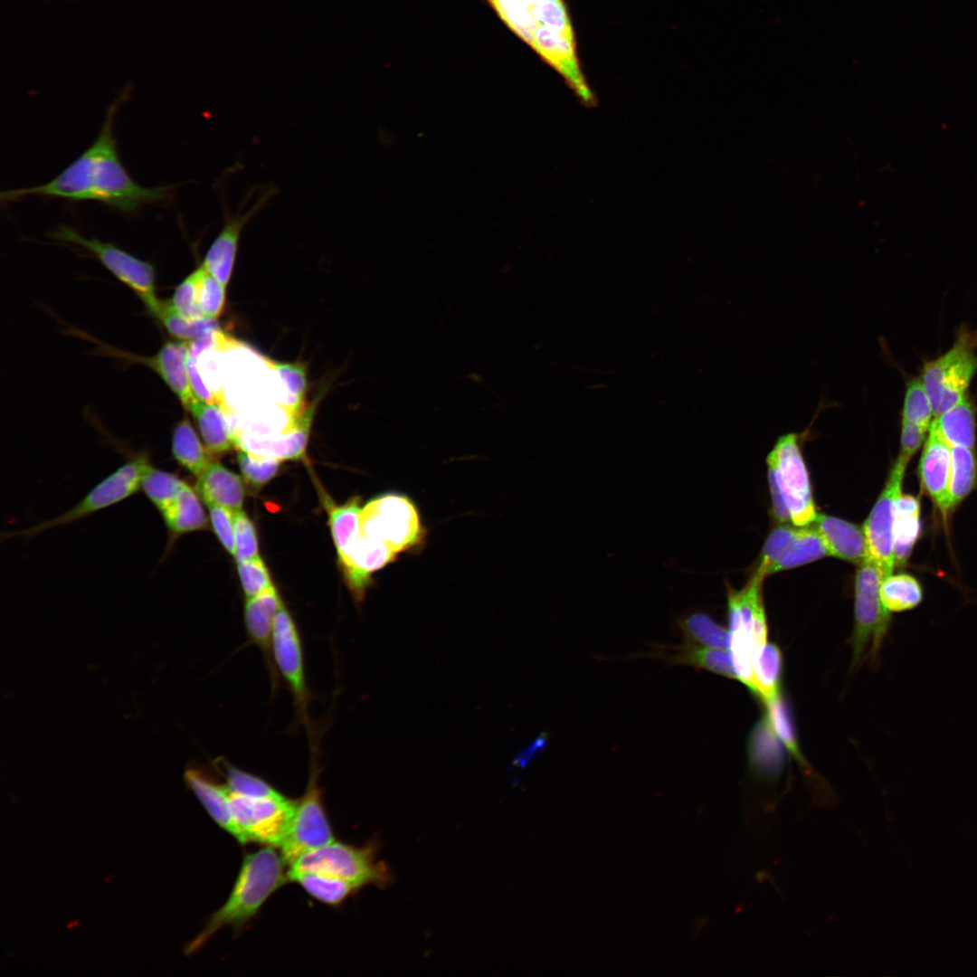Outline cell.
<instances>
[{
  "label": "cell",
  "mask_w": 977,
  "mask_h": 977,
  "mask_svg": "<svg viewBox=\"0 0 977 977\" xmlns=\"http://www.w3.org/2000/svg\"><path fill=\"white\" fill-rule=\"evenodd\" d=\"M129 86L108 108L101 129L92 144L52 180L32 187L1 193L2 203L26 196L70 201H98L124 213L145 204L165 203L174 195V185L142 186L128 173L118 154L113 123L129 94Z\"/></svg>",
  "instance_id": "6da1fadb"
},
{
  "label": "cell",
  "mask_w": 977,
  "mask_h": 977,
  "mask_svg": "<svg viewBox=\"0 0 977 977\" xmlns=\"http://www.w3.org/2000/svg\"><path fill=\"white\" fill-rule=\"evenodd\" d=\"M503 24L558 72L585 105L596 98L582 71L564 0H484Z\"/></svg>",
  "instance_id": "7a4b0ae2"
},
{
  "label": "cell",
  "mask_w": 977,
  "mask_h": 977,
  "mask_svg": "<svg viewBox=\"0 0 977 977\" xmlns=\"http://www.w3.org/2000/svg\"><path fill=\"white\" fill-rule=\"evenodd\" d=\"M288 867L280 852L264 846L244 856L226 902L208 919L204 928L185 947V954L197 952L218 931L243 928L259 913L268 898L288 880Z\"/></svg>",
  "instance_id": "3957f363"
},
{
  "label": "cell",
  "mask_w": 977,
  "mask_h": 977,
  "mask_svg": "<svg viewBox=\"0 0 977 977\" xmlns=\"http://www.w3.org/2000/svg\"><path fill=\"white\" fill-rule=\"evenodd\" d=\"M765 575L755 570L747 583L735 590L727 584V612L734 665L742 682L753 694L752 659L757 648L767 642L768 626L762 585Z\"/></svg>",
  "instance_id": "277c9868"
},
{
  "label": "cell",
  "mask_w": 977,
  "mask_h": 977,
  "mask_svg": "<svg viewBox=\"0 0 977 977\" xmlns=\"http://www.w3.org/2000/svg\"><path fill=\"white\" fill-rule=\"evenodd\" d=\"M378 845L372 840L363 847L333 841L300 856L289 871H308L344 879L361 888L367 885L385 887L393 881L387 865L376 860Z\"/></svg>",
  "instance_id": "5b68a950"
},
{
  "label": "cell",
  "mask_w": 977,
  "mask_h": 977,
  "mask_svg": "<svg viewBox=\"0 0 977 977\" xmlns=\"http://www.w3.org/2000/svg\"><path fill=\"white\" fill-rule=\"evenodd\" d=\"M977 373V333L962 328L953 346L925 364L921 379L934 419L959 403Z\"/></svg>",
  "instance_id": "8992f818"
},
{
  "label": "cell",
  "mask_w": 977,
  "mask_h": 977,
  "mask_svg": "<svg viewBox=\"0 0 977 977\" xmlns=\"http://www.w3.org/2000/svg\"><path fill=\"white\" fill-rule=\"evenodd\" d=\"M883 580L881 569L870 557L858 564L855 576L852 669L868 655L876 661L890 629L891 613L880 598Z\"/></svg>",
  "instance_id": "52a82bcc"
},
{
  "label": "cell",
  "mask_w": 977,
  "mask_h": 977,
  "mask_svg": "<svg viewBox=\"0 0 977 977\" xmlns=\"http://www.w3.org/2000/svg\"><path fill=\"white\" fill-rule=\"evenodd\" d=\"M150 465L147 455H137L100 481L77 504L62 514L33 526L10 532L5 536L6 538L11 536L31 538L47 530L81 520L118 504L141 489L142 479Z\"/></svg>",
  "instance_id": "ba28073f"
},
{
  "label": "cell",
  "mask_w": 977,
  "mask_h": 977,
  "mask_svg": "<svg viewBox=\"0 0 977 977\" xmlns=\"http://www.w3.org/2000/svg\"><path fill=\"white\" fill-rule=\"evenodd\" d=\"M360 534L381 540L399 554L421 544L423 528L414 503L405 495L390 492L362 507Z\"/></svg>",
  "instance_id": "9c48e42d"
},
{
  "label": "cell",
  "mask_w": 977,
  "mask_h": 977,
  "mask_svg": "<svg viewBox=\"0 0 977 977\" xmlns=\"http://www.w3.org/2000/svg\"><path fill=\"white\" fill-rule=\"evenodd\" d=\"M311 745L310 773L306 791L297 802L289 829L279 848L288 868L307 852L336 840L319 786L318 750L314 743Z\"/></svg>",
  "instance_id": "30bf717a"
},
{
  "label": "cell",
  "mask_w": 977,
  "mask_h": 977,
  "mask_svg": "<svg viewBox=\"0 0 977 977\" xmlns=\"http://www.w3.org/2000/svg\"><path fill=\"white\" fill-rule=\"evenodd\" d=\"M801 435L789 432L779 436L767 455L768 471L778 484L795 526L811 525L816 518L811 487L801 449Z\"/></svg>",
  "instance_id": "8fae6325"
},
{
  "label": "cell",
  "mask_w": 977,
  "mask_h": 977,
  "mask_svg": "<svg viewBox=\"0 0 977 977\" xmlns=\"http://www.w3.org/2000/svg\"><path fill=\"white\" fill-rule=\"evenodd\" d=\"M271 654L277 674L281 676L292 697L296 717L309 731L312 727L308 707L312 696L308 685L303 641L283 602L273 621Z\"/></svg>",
  "instance_id": "7c38bea8"
},
{
  "label": "cell",
  "mask_w": 977,
  "mask_h": 977,
  "mask_svg": "<svg viewBox=\"0 0 977 977\" xmlns=\"http://www.w3.org/2000/svg\"><path fill=\"white\" fill-rule=\"evenodd\" d=\"M51 236L81 246L93 254L111 274L137 293L148 310L157 303L156 272L150 262L137 258L111 242L87 238L66 225H59Z\"/></svg>",
  "instance_id": "4fadbf2b"
},
{
  "label": "cell",
  "mask_w": 977,
  "mask_h": 977,
  "mask_svg": "<svg viewBox=\"0 0 977 977\" xmlns=\"http://www.w3.org/2000/svg\"><path fill=\"white\" fill-rule=\"evenodd\" d=\"M229 793L232 815L244 844L257 842L280 848L289 829L298 800L284 794L248 798Z\"/></svg>",
  "instance_id": "5bb4252c"
},
{
  "label": "cell",
  "mask_w": 977,
  "mask_h": 977,
  "mask_svg": "<svg viewBox=\"0 0 977 977\" xmlns=\"http://www.w3.org/2000/svg\"><path fill=\"white\" fill-rule=\"evenodd\" d=\"M907 463L897 457L885 488L863 525L869 557L879 566L884 579L891 575L895 568L893 536L895 503L902 493V483Z\"/></svg>",
  "instance_id": "9a60e30c"
},
{
  "label": "cell",
  "mask_w": 977,
  "mask_h": 977,
  "mask_svg": "<svg viewBox=\"0 0 977 977\" xmlns=\"http://www.w3.org/2000/svg\"><path fill=\"white\" fill-rule=\"evenodd\" d=\"M271 194L269 190L261 194L245 211L238 210L234 213L226 211L223 225L202 263L204 268L224 286L231 279L244 226L267 204Z\"/></svg>",
  "instance_id": "2e32d148"
},
{
  "label": "cell",
  "mask_w": 977,
  "mask_h": 977,
  "mask_svg": "<svg viewBox=\"0 0 977 977\" xmlns=\"http://www.w3.org/2000/svg\"><path fill=\"white\" fill-rule=\"evenodd\" d=\"M396 555L381 540L360 534L339 560L347 587L357 604L365 599L372 574L392 563Z\"/></svg>",
  "instance_id": "e0dca14e"
},
{
  "label": "cell",
  "mask_w": 977,
  "mask_h": 977,
  "mask_svg": "<svg viewBox=\"0 0 977 977\" xmlns=\"http://www.w3.org/2000/svg\"><path fill=\"white\" fill-rule=\"evenodd\" d=\"M922 488L945 518L950 510L951 446L931 423L919 461Z\"/></svg>",
  "instance_id": "ac0fdd59"
},
{
  "label": "cell",
  "mask_w": 977,
  "mask_h": 977,
  "mask_svg": "<svg viewBox=\"0 0 977 977\" xmlns=\"http://www.w3.org/2000/svg\"><path fill=\"white\" fill-rule=\"evenodd\" d=\"M282 602L274 585L252 598L246 599L244 623L251 642L259 648L268 666L272 686L277 689L280 680L271 654L273 621Z\"/></svg>",
  "instance_id": "d6986e66"
},
{
  "label": "cell",
  "mask_w": 977,
  "mask_h": 977,
  "mask_svg": "<svg viewBox=\"0 0 977 977\" xmlns=\"http://www.w3.org/2000/svg\"><path fill=\"white\" fill-rule=\"evenodd\" d=\"M187 787L194 793L207 813L223 830L240 844H244L231 807L230 793L224 784L208 772L198 767H189L184 775Z\"/></svg>",
  "instance_id": "ffe728a7"
},
{
  "label": "cell",
  "mask_w": 977,
  "mask_h": 977,
  "mask_svg": "<svg viewBox=\"0 0 977 977\" xmlns=\"http://www.w3.org/2000/svg\"><path fill=\"white\" fill-rule=\"evenodd\" d=\"M190 341H167L158 352L143 362L152 368L176 395L187 411L200 399L194 394L187 371L186 361Z\"/></svg>",
  "instance_id": "44dd1931"
},
{
  "label": "cell",
  "mask_w": 977,
  "mask_h": 977,
  "mask_svg": "<svg viewBox=\"0 0 977 977\" xmlns=\"http://www.w3.org/2000/svg\"><path fill=\"white\" fill-rule=\"evenodd\" d=\"M811 524L830 555L858 565L869 557L863 526L824 514H818Z\"/></svg>",
  "instance_id": "7402d4cb"
},
{
  "label": "cell",
  "mask_w": 977,
  "mask_h": 977,
  "mask_svg": "<svg viewBox=\"0 0 977 977\" xmlns=\"http://www.w3.org/2000/svg\"><path fill=\"white\" fill-rule=\"evenodd\" d=\"M748 759L754 777L776 783L784 767V745L774 732L767 715L753 727L748 738Z\"/></svg>",
  "instance_id": "603a6c76"
},
{
  "label": "cell",
  "mask_w": 977,
  "mask_h": 977,
  "mask_svg": "<svg viewBox=\"0 0 977 977\" xmlns=\"http://www.w3.org/2000/svg\"><path fill=\"white\" fill-rule=\"evenodd\" d=\"M650 656L673 665H686L728 678L738 679L731 652L685 640L680 645H658Z\"/></svg>",
  "instance_id": "cb8c5ba5"
},
{
  "label": "cell",
  "mask_w": 977,
  "mask_h": 977,
  "mask_svg": "<svg viewBox=\"0 0 977 977\" xmlns=\"http://www.w3.org/2000/svg\"><path fill=\"white\" fill-rule=\"evenodd\" d=\"M201 500L195 488L185 483L178 494L159 512L168 536L165 555L181 536L207 527V517Z\"/></svg>",
  "instance_id": "d4e9b609"
},
{
  "label": "cell",
  "mask_w": 977,
  "mask_h": 977,
  "mask_svg": "<svg viewBox=\"0 0 977 977\" xmlns=\"http://www.w3.org/2000/svg\"><path fill=\"white\" fill-rule=\"evenodd\" d=\"M196 478L194 488L204 504H215L232 513L242 508L245 498L242 480L220 462L211 460Z\"/></svg>",
  "instance_id": "484cf974"
},
{
  "label": "cell",
  "mask_w": 977,
  "mask_h": 977,
  "mask_svg": "<svg viewBox=\"0 0 977 977\" xmlns=\"http://www.w3.org/2000/svg\"><path fill=\"white\" fill-rule=\"evenodd\" d=\"M317 402L318 399L301 411L297 427L289 432L272 440L240 439L235 447L280 460L302 459L308 445Z\"/></svg>",
  "instance_id": "4316f807"
},
{
  "label": "cell",
  "mask_w": 977,
  "mask_h": 977,
  "mask_svg": "<svg viewBox=\"0 0 977 977\" xmlns=\"http://www.w3.org/2000/svg\"><path fill=\"white\" fill-rule=\"evenodd\" d=\"M195 419L206 449L211 454L224 453L234 446L228 410L222 402L199 400L189 410Z\"/></svg>",
  "instance_id": "83f0119b"
},
{
  "label": "cell",
  "mask_w": 977,
  "mask_h": 977,
  "mask_svg": "<svg viewBox=\"0 0 977 977\" xmlns=\"http://www.w3.org/2000/svg\"><path fill=\"white\" fill-rule=\"evenodd\" d=\"M920 533L919 500L908 494H900L895 503L894 561L895 566L907 562Z\"/></svg>",
  "instance_id": "f1b7e54d"
},
{
  "label": "cell",
  "mask_w": 977,
  "mask_h": 977,
  "mask_svg": "<svg viewBox=\"0 0 977 977\" xmlns=\"http://www.w3.org/2000/svg\"><path fill=\"white\" fill-rule=\"evenodd\" d=\"M783 654L778 645L765 642L757 648L752 659L754 697L764 704L781 693Z\"/></svg>",
  "instance_id": "f546056e"
},
{
  "label": "cell",
  "mask_w": 977,
  "mask_h": 977,
  "mask_svg": "<svg viewBox=\"0 0 977 977\" xmlns=\"http://www.w3.org/2000/svg\"><path fill=\"white\" fill-rule=\"evenodd\" d=\"M932 422L950 446L975 449L976 411L967 394Z\"/></svg>",
  "instance_id": "4dcf8cb0"
},
{
  "label": "cell",
  "mask_w": 977,
  "mask_h": 977,
  "mask_svg": "<svg viewBox=\"0 0 977 977\" xmlns=\"http://www.w3.org/2000/svg\"><path fill=\"white\" fill-rule=\"evenodd\" d=\"M324 500L332 537L338 559L341 560L360 535L361 498L355 496L339 506L330 498H325Z\"/></svg>",
  "instance_id": "1f68e13d"
},
{
  "label": "cell",
  "mask_w": 977,
  "mask_h": 977,
  "mask_svg": "<svg viewBox=\"0 0 977 977\" xmlns=\"http://www.w3.org/2000/svg\"><path fill=\"white\" fill-rule=\"evenodd\" d=\"M171 451L175 460L198 477L212 460L192 423L187 418L179 421L172 432Z\"/></svg>",
  "instance_id": "d6a6232c"
},
{
  "label": "cell",
  "mask_w": 977,
  "mask_h": 977,
  "mask_svg": "<svg viewBox=\"0 0 977 977\" xmlns=\"http://www.w3.org/2000/svg\"><path fill=\"white\" fill-rule=\"evenodd\" d=\"M288 880L299 884L309 896L321 903L337 906L360 888L344 879L308 871L287 870Z\"/></svg>",
  "instance_id": "836d02e7"
},
{
  "label": "cell",
  "mask_w": 977,
  "mask_h": 977,
  "mask_svg": "<svg viewBox=\"0 0 977 977\" xmlns=\"http://www.w3.org/2000/svg\"><path fill=\"white\" fill-rule=\"evenodd\" d=\"M822 539L811 526H798L795 538L783 555L768 569V574L792 569L829 556Z\"/></svg>",
  "instance_id": "e575fe53"
},
{
  "label": "cell",
  "mask_w": 977,
  "mask_h": 977,
  "mask_svg": "<svg viewBox=\"0 0 977 977\" xmlns=\"http://www.w3.org/2000/svg\"><path fill=\"white\" fill-rule=\"evenodd\" d=\"M975 449L951 446L950 510L956 507L976 487Z\"/></svg>",
  "instance_id": "d590c367"
},
{
  "label": "cell",
  "mask_w": 977,
  "mask_h": 977,
  "mask_svg": "<svg viewBox=\"0 0 977 977\" xmlns=\"http://www.w3.org/2000/svg\"><path fill=\"white\" fill-rule=\"evenodd\" d=\"M677 624L685 640L716 649L730 648L729 630L716 622L707 613H690L679 618Z\"/></svg>",
  "instance_id": "8d00e7d4"
},
{
  "label": "cell",
  "mask_w": 977,
  "mask_h": 977,
  "mask_svg": "<svg viewBox=\"0 0 977 977\" xmlns=\"http://www.w3.org/2000/svg\"><path fill=\"white\" fill-rule=\"evenodd\" d=\"M167 332L178 340L194 341L206 334L219 330L216 319L190 321L180 316L171 299H158L150 310Z\"/></svg>",
  "instance_id": "74e56055"
},
{
  "label": "cell",
  "mask_w": 977,
  "mask_h": 977,
  "mask_svg": "<svg viewBox=\"0 0 977 977\" xmlns=\"http://www.w3.org/2000/svg\"><path fill=\"white\" fill-rule=\"evenodd\" d=\"M880 598L884 607L891 612H901L918 606L923 600L919 582L907 574H891L880 585Z\"/></svg>",
  "instance_id": "f35d334b"
},
{
  "label": "cell",
  "mask_w": 977,
  "mask_h": 977,
  "mask_svg": "<svg viewBox=\"0 0 977 977\" xmlns=\"http://www.w3.org/2000/svg\"><path fill=\"white\" fill-rule=\"evenodd\" d=\"M214 767L223 775L227 790L232 794L248 798H271L282 795L263 778L240 769L223 758L217 759Z\"/></svg>",
  "instance_id": "ab89813d"
},
{
  "label": "cell",
  "mask_w": 977,
  "mask_h": 977,
  "mask_svg": "<svg viewBox=\"0 0 977 977\" xmlns=\"http://www.w3.org/2000/svg\"><path fill=\"white\" fill-rule=\"evenodd\" d=\"M765 705L770 723L784 747L804 770L809 772L810 767L800 750L792 710L786 697L781 692Z\"/></svg>",
  "instance_id": "60d3db41"
},
{
  "label": "cell",
  "mask_w": 977,
  "mask_h": 977,
  "mask_svg": "<svg viewBox=\"0 0 977 977\" xmlns=\"http://www.w3.org/2000/svg\"><path fill=\"white\" fill-rule=\"evenodd\" d=\"M185 484V482L175 474L150 465L142 479L141 490L160 512L178 494Z\"/></svg>",
  "instance_id": "b9f144b4"
},
{
  "label": "cell",
  "mask_w": 977,
  "mask_h": 977,
  "mask_svg": "<svg viewBox=\"0 0 977 977\" xmlns=\"http://www.w3.org/2000/svg\"><path fill=\"white\" fill-rule=\"evenodd\" d=\"M933 418L932 404L922 379L919 377L910 379L906 387L902 422L928 430L934 420Z\"/></svg>",
  "instance_id": "7bdbcfd3"
},
{
  "label": "cell",
  "mask_w": 977,
  "mask_h": 977,
  "mask_svg": "<svg viewBox=\"0 0 977 977\" xmlns=\"http://www.w3.org/2000/svg\"><path fill=\"white\" fill-rule=\"evenodd\" d=\"M197 300L204 318L216 319L223 310L225 286L210 274L203 265L195 270Z\"/></svg>",
  "instance_id": "ee69618b"
},
{
  "label": "cell",
  "mask_w": 977,
  "mask_h": 977,
  "mask_svg": "<svg viewBox=\"0 0 977 977\" xmlns=\"http://www.w3.org/2000/svg\"><path fill=\"white\" fill-rule=\"evenodd\" d=\"M237 460L244 479L258 488L273 479L280 465L279 459L245 450H240Z\"/></svg>",
  "instance_id": "f6af8a7d"
},
{
  "label": "cell",
  "mask_w": 977,
  "mask_h": 977,
  "mask_svg": "<svg viewBox=\"0 0 977 977\" xmlns=\"http://www.w3.org/2000/svg\"><path fill=\"white\" fill-rule=\"evenodd\" d=\"M284 384L293 411L296 413L301 412L304 406V396L307 390V371L303 363H270Z\"/></svg>",
  "instance_id": "bcb514c9"
},
{
  "label": "cell",
  "mask_w": 977,
  "mask_h": 977,
  "mask_svg": "<svg viewBox=\"0 0 977 977\" xmlns=\"http://www.w3.org/2000/svg\"><path fill=\"white\" fill-rule=\"evenodd\" d=\"M236 561L246 599L257 596L273 585L269 571L261 557Z\"/></svg>",
  "instance_id": "7dc6e473"
},
{
  "label": "cell",
  "mask_w": 977,
  "mask_h": 977,
  "mask_svg": "<svg viewBox=\"0 0 977 977\" xmlns=\"http://www.w3.org/2000/svg\"><path fill=\"white\" fill-rule=\"evenodd\" d=\"M798 527L782 524L773 529L767 537L761 554L760 562L755 570L768 575V569L787 550L797 535Z\"/></svg>",
  "instance_id": "c3c4849f"
},
{
  "label": "cell",
  "mask_w": 977,
  "mask_h": 977,
  "mask_svg": "<svg viewBox=\"0 0 977 977\" xmlns=\"http://www.w3.org/2000/svg\"><path fill=\"white\" fill-rule=\"evenodd\" d=\"M236 560H251L260 557L255 527L249 517L241 509L233 512Z\"/></svg>",
  "instance_id": "681fc988"
},
{
  "label": "cell",
  "mask_w": 977,
  "mask_h": 977,
  "mask_svg": "<svg viewBox=\"0 0 977 977\" xmlns=\"http://www.w3.org/2000/svg\"><path fill=\"white\" fill-rule=\"evenodd\" d=\"M171 301L177 313L185 319L190 321L204 319L197 300L195 270L176 287Z\"/></svg>",
  "instance_id": "f907efd6"
},
{
  "label": "cell",
  "mask_w": 977,
  "mask_h": 977,
  "mask_svg": "<svg viewBox=\"0 0 977 977\" xmlns=\"http://www.w3.org/2000/svg\"><path fill=\"white\" fill-rule=\"evenodd\" d=\"M211 524L219 541L228 553L235 555L234 523L232 511L215 504H205Z\"/></svg>",
  "instance_id": "816d5d0a"
},
{
  "label": "cell",
  "mask_w": 977,
  "mask_h": 977,
  "mask_svg": "<svg viewBox=\"0 0 977 977\" xmlns=\"http://www.w3.org/2000/svg\"><path fill=\"white\" fill-rule=\"evenodd\" d=\"M927 430L912 423L902 422L900 451L898 458L909 462L925 440Z\"/></svg>",
  "instance_id": "f5cc1de1"
}]
</instances>
